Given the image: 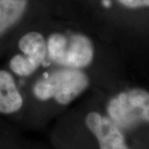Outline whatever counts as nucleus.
<instances>
[{"label": "nucleus", "mask_w": 149, "mask_h": 149, "mask_svg": "<svg viewBox=\"0 0 149 149\" xmlns=\"http://www.w3.org/2000/svg\"><path fill=\"white\" fill-rule=\"evenodd\" d=\"M89 77L80 69L64 67L54 70L34 85L33 94L40 100L53 98L61 105H66L88 88Z\"/></svg>", "instance_id": "nucleus-1"}, {"label": "nucleus", "mask_w": 149, "mask_h": 149, "mask_svg": "<svg viewBox=\"0 0 149 149\" xmlns=\"http://www.w3.org/2000/svg\"><path fill=\"white\" fill-rule=\"evenodd\" d=\"M47 45L50 59L64 67H86L94 58L92 42L81 33H52L48 37Z\"/></svg>", "instance_id": "nucleus-2"}, {"label": "nucleus", "mask_w": 149, "mask_h": 149, "mask_svg": "<svg viewBox=\"0 0 149 149\" xmlns=\"http://www.w3.org/2000/svg\"><path fill=\"white\" fill-rule=\"evenodd\" d=\"M107 111L120 129L149 123V92L139 88L121 92L109 102Z\"/></svg>", "instance_id": "nucleus-3"}, {"label": "nucleus", "mask_w": 149, "mask_h": 149, "mask_svg": "<svg viewBox=\"0 0 149 149\" xmlns=\"http://www.w3.org/2000/svg\"><path fill=\"white\" fill-rule=\"evenodd\" d=\"M85 124L96 137L100 149H129L121 129L109 118L91 112L85 117Z\"/></svg>", "instance_id": "nucleus-4"}, {"label": "nucleus", "mask_w": 149, "mask_h": 149, "mask_svg": "<svg viewBox=\"0 0 149 149\" xmlns=\"http://www.w3.org/2000/svg\"><path fill=\"white\" fill-rule=\"evenodd\" d=\"M23 100L10 73L0 70V113H13L22 106Z\"/></svg>", "instance_id": "nucleus-5"}, {"label": "nucleus", "mask_w": 149, "mask_h": 149, "mask_svg": "<svg viewBox=\"0 0 149 149\" xmlns=\"http://www.w3.org/2000/svg\"><path fill=\"white\" fill-rule=\"evenodd\" d=\"M18 47L24 56L37 66L42 64L47 54V45L45 38L37 32L23 35L18 42Z\"/></svg>", "instance_id": "nucleus-6"}, {"label": "nucleus", "mask_w": 149, "mask_h": 149, "mask_svg": "<svg viewBox=\"0 0 149 149\" xmlns=\"http://www.w3.org/2000/svg\"><path fill=\"white\" fill-rule=\"evenodd\" d=\"M27 6V0H0V33L21 18Z\"/></svg>", "instance_id": "nucleus-7"}, {"label": "nucleus", "mask_w": 149, "mask_h": 149, "mask_svg": "<svg viewBox=\"0 0 149 149\" xmlns=\"http://www.w3.org/2000/svg\"><path fill=\"white\" fill-rule=\"evenodd\" d=\"M9 65L15 74L21 76H28L38 68V66L29 61L25 56L22 55L14 56L11 59Z\"/></svg>", "instance_id": "nucleus-8"}, {"label": "nucleus", "mask_w": 149, "mask_h": 149, "mask_svg": "<svg viewBox=\"0 0 149 149\" xmlns=\"http://www.w3.org/2000/svg\"><path fill=\"white\" fill-rule=\"evenodd\" d=\"M118 2L128 8H140L149 7V0H117Z\"/></svg>", "instance_id": "nucleus-9"}]
</instances>
